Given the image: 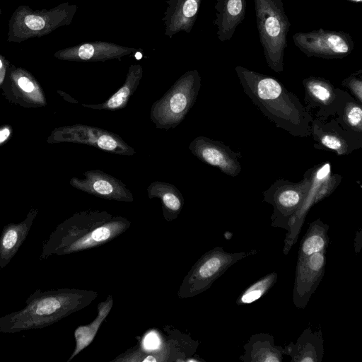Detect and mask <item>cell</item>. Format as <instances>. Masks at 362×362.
Listing matches in <instances>:
<instances>
[{
    "instance_id": "f1b7e54d",
    "label": "cell",
    "mask_w": 362,
    "mask_h": 362,
    "mask_svg": "<svg viewBox=\"0 0 362 362\" xmlns=\"http://www.w3.org/2000/svg\"><path fill=\"white\" fill-rule=\"evenodd\" d=\"M277 278V272H273L258 279L242 292L237 298V304H250L257 300L272 288Z\"/></svg>"
},
{
    "instance_id": "5bb4252c",
    "label": "cell",
    "mask_w": 362,
    "mask_h": 362,
    "mask_svg": "<svg viewBox=\"0 0 362 362\" xmlns=\"http://www.w3.org/2000/svg\"><path fill=\"white\" fill-rule=\"evenodd\" d=\"M326 250L308 256H298L293 291V301L298 308H305L325 274Z\"/></svg>"
},
{
    "instance_id": "ffe728a7",
    "label": "cell",
    "mask_w": 362,
    "mask_h": 362,
    "mask_svg": "<svg viewBox=\"0 0 362 362\" xmlns=\"http://www.w3.org/2000/svg\"><path fill=\"white\" fill-rule=\"evenodd\" d=\"M216 17L218 40L223 42L232 38L238 26L243 21L246 12V0H216Z\"/></svg>"
},
{
    "instance_id": "484cf974",
    "label": "cell",
    "mask_w": 362,
    "mask_h": 362,
    "mask_svg": "<svg viewBox=\"0 0 362 362\" xmlns=\"http://www.w3.org/2000/svg\"><path fill=\"white\" fill-rule=\"evenodd\" d=\"M113 305V298L109 294L107 298L98 305V314L90 323L78 326L74 331L75 349L67 362H69L93 341L102 323L110 313Z\"/></svg>"
},
{
    "instance_id": "44dd1931",
    "label": "cell",
    "mask_w": 362,
    "mask_h": 362,
    "mask_svg": "<svg viewBox=\"0 0 362 362\" xmlns=\"http://www.w3.org/2000/svg\"><path fill=\"white\" fill-rule=\"evenodd\" d=\"M323 353L322 332H313L309 327L303 330L295 343L284 346V354L291 356V362H321Z\"/></svg>"
},
{
    "instance_id": "d6986e66",
    "label": "cell",
    "mask_w": 362,
    "mask_h": 362,
    "mask_svg": "<svg viewBox=\"0 0 362 362\" xmlns=\"http://www.w3.org/2000/svg\"><path fill=\"white\" fill-rule=\"evenodd\" d=\"M202 0H167L162 21L165 35L172 38L180 32L189 33L196 22Z\"/></svg>"
},
{
    "instance_id": "7a4b0ae2",
    "label": "cell",
    "mask_w": 362,
    "mask_h": 362,
    "mask_svg": "<svg viewBox=\"0 0 362 362\" xmlns=\"http://www.w3.org/2000/svg\"><path fill=\"white\" fill-rule=\"evenodd\" d=\"M130 221L105 211L86 210L74 214L52 233L41 258L81 252L106 244L124 233Z\"/></svg>"
},
{
    "instance_id": "52a82bcc",
    "label": "cell",
    "mask_w": 362,
    "mask_h": 362,
    "mask_svg": "<svg viewBox=\"0 0 362 362\" xmlns=\"http://www.w3.org/2000/svg\"><path fill=\"white\" fill-rule=\"evenodd\" d=\"M255 252V250H252L230 253L221 247L209 250L194 263L184 277L177 291L178 298H192L203 293L228 268Z\"/></svg>"
},
{
    "instance_id": "277c9868",
    "label": "cell",
    "mask_w": 362,
    "mask_h": 362,
    "mask_svg": "<svg viewBox=\"0 0 362 362\" xmlns=\"http://www.w3.org/2000/svg\"><path fill=\"white\" fill-rule=\"evenodd\" d=\"M254 3L259 41L266 62L275 72H281L291 27L283 1L254 0Z\"/></svg>"
},
{
    "instance_id": "8992f818",
    "label": "cell",
    "mask_w": 362,
    "mask_h": 362,
    "mask_svg": "<svg viewBox=\"0 0 362 362\" xmlns=\"http://www.w3.org/2000/svg\"><path fill=\"white\" fill-rule=\"evenodd\" d=\"M200 88L201 76L197 70L183 74L153 103L150 119L156 127L168 130L177 127L194 105Z\"/></svg>"
},
{
    "instance_id": "9a60e30c",
    "label": "cell",
    "mask_w": 362,
    "mask_h": 362,
    "mask_svg": "<svg viewBox=\"0 0 362 362\" xmlns=\"http://www.w3.org/2000/svg\"><path fill=\"white\" fill-rule=\"evenodd\" d=\"M189 149L201 161L218 168L228 175L235 177L241 170L240 153L221 141L200 136L190 142Z\"/></svg>"
},
{
    "instance_id": "7c38bea8",
    "label": "cell",
    "mask_w": 362,
    "mask_h": 362,
    "mask_svg": "<svg viewBox=\"0 0 362 362\" xmlns=\"http://www.w3.org/2000/svg\"><path fill=\"white\" fill-rule=\"evenodd\" d=\"M310 127V136L317 149L334 151L343 156L362 147V134L345 129L334 117L313 118Z\"/></svg>"
},
{
    "instance_id": "836d02e7",
    "label": "cell",
    "mask_w": 362,
    "mask_h": 362,
    "mask_svg": "<svg viewBox=\"0 0 362 362\" xmlns=\"http://www.w3.org/2000/svg\"><path fill=\"white\" fill-rule=\"evenodd\" d=\"M1 13V8H0V14Z\"/></svg>"
},
{
    "instance_id": "4316f807",
    "label": "cell",
    "mask_w": 362,
    "mask_h": 362,
    "mask_svg": "<svg viewBox=\"0 0 362 362\" xmlns=\"http://www.w3.org/2000/svg\"><path fill=\"white\" fill-rule=\"evenodd\" d=\"M334 117L345 129L362 134V103L346 91L342 90Z\"/></svg>"
},
{
    "instance_id": "1f68e13d",
    "label": "cell",
    "mask_w": 362,
    "mask_h": 362,
    "mask_svg": "<svg viewBox=\"0 0 362 362\" xmlns=\"http://www.w3.org/2000/svg\"><path fill=\"white\" fill-rule=\"evenodd\" d=\"M10 136V130L8 128H4L0 130V143L5 141Z\"/></svg>"
},
{
    "instance_id": "6da1fadb",
    "label": "cell",
    "mask_w": 362,
    "mask_h": 362,
    "mask_svg": "<svg viewBox=\"0 0 362 362\" xmlns=\"http://www.w3.org/2000/svg\"><path fill=\"white\" fill-rule=\"evenodd\" d=\"M235 72L245 94L271 122L294 136H310L313 117L276 78L241 66Z\"/></svg>"
},
{
    "instance_id": "30bf717a",
    "label": "cell",
    "mask_w": 362,
    "mask_h": 362,
    "mask_svg": "<svg viewBox=\"0 0 362 362\" xmlns=\"http://www.w3.org/2000/svg\"><path fill=\"white\" fill-rule=\"evenodd\" d=\"M292 38L294 45L308 57L342 59L354 47L351 35L343 31L320 28L307 33H296Z\"/></svg>"
},
{
    "instance_id": "8fae6325",
    "label": "cell",
    "mask_w": 362,
    "mask_h": 362,
    "mask_svg": "<svg viewBox=\"0 0 362 362\" xmlns=\"http://www.w3.org/2000/svg\"><path fill=\"white\" fill-rule=\"evenodd\" d=\"M310 186L301 207L292 218L285 240L284 250L289 251L298 238L301 223L308 210L315 204L328 197L339 185L341 177L332 174L330 164L327 162L315 166L306 173Z\"/></svg>"
},
{
    "instance_id": "d6a6232c",
    "label": "cell",
    "mask_w": 362,
    "mask_h": 362,
    "mask_svg": "<svg viewBox=\"0 0 362 362\" xmlns=\"http://www.w3.org/2000/svg\"><path fill=\"white\" fill-rule=\"evenodd\" d=\"M355 3H361L362 0H347Z\"/></svg>"
},
{
    "instance_id": "2e32d148",
    "label": "cell",
    "mask_w": 362,
    "mask_h": 362,
    "mask_svg": "<svg viewBox=\"0 0 362 362\" xmlns=\"http://www.w3.org/2000/svg\"><path fill=\"white\" fill-rule=\"evenodd\" d=\"M305 90V107L311 112L317 109L316 117L326 119L335 117L342 93L329 80L310 76L303 81Z\"/></svg>"
},
{
    "instance_id": "ac0fdd59",
    "label": "cell",
    "mask_w": 362,
    "mask_h": 362,
    "mask_svg": "<svg viewBox=\"0 0 362 362\" xmlns=\"http://www.w3.org/2000/svg\"><path fill=\"white\" fill-rule=\"evenodd\" d=\"M138 51L134 47L119 45L106 41H89L57 51L54 57L65 61L106 62L120 60L123 57Z\"/></svg>"
},
{
    "instance_id": "f546056e",
    "label": "cell",
    "mask_w": 362,
    "mask_h": 362,
    "mask_svg": "<svg viewBox=\"0 0 362 362\" xmlns=\"http://www.w3.org/2000/svg\"><path fill=\"white\" fill-rule=\"evenodd\" d=\"M343 86L350 90L354 98L362 103V70L352 74L341 82Z\"/></svg>"
},
{
    "instance_id": "9c48e42d",
    "label": "cell",
    "mask_w": 362,
    "mask_h": 362,
    "mask_svg": "<svg viewBox=\"0 0 362 362\" xmlns=\"http://www.w3.org/2000/svg\"><path fill=\"white\" fill-rule=\"evenodd\" d=\"M310 186V178L305 173L299 182L280 179L263 192L264 200L274 208L271 216L272 226L289 230L290 222L304 202Z\"/></svg>"
},
{
    "instance_id": "5b68a950",
    "label": "cell",
    "mask_w": 362,
    "mask_h": 362,
    "mask_svg": "<svg viewBox=\"0 0 362 362\" xmlns=\"http://www.w3.org/2000/svg\"><path fill=\"white\" fill-rule=\"evenodd\" d=\"M76 11L77 6L69 2L49 10H33L27 5H21L8 21L7 41L20 43L47 35L60 27L70 25Z\"/></svg>"
},
{
    "instance_id": "3957f363",
    "label": "cell",
    "mask_w": 362,
    "mask_h": 362,
    "mask_svg": "<svg viewBox=\"0 0 362 362\" xmlns=\"http://www.w3.org/2000/svg\"><path fill=\"white\" fill-rule=\"evenodd\" d=\"M98 295L85 289H38L26 300L23 309L0 317V332L13 334L49 326L87 307Z\"/></svg>"
},
{
    "instance_id": "603a6c76",
    "label": "cell",
    "mask_w": 362,
    "mask_h": 362,
    "mask_svg": "<svg viewBox=\"0 0 362 362\" xmlns=\"http://www.w3.org/2000/svg\"><path fill=\"white\" fill-rule=\"evenodd\" d=\"M143 76V67L139 64L129 66L123 85L107 100L100 104H83L87 108L96 110L116 111L124 108L137 89Z\"/></svg>"
},
{
    "instance_id": "7402d4cb",
    "label": "cell",
    "mask_w": 362,
    "mask_h": 362,
    "mask_svg": "<svg viewBox=\"0 0 362 362\" xmlns=\"http://www.w3.org/2000/svg\"><path fill=\"white\" fill-rule=\"evenodd\" d=\"M243 349L240 356L243 362H282L285 355L284 347L276 345L273 336L268 333L252 334Z\"/></svg>"
},
{
    "instance_id": "83f0119b",
    "label": "cell",
    "mask_w": 362,
    "mask_h": 362,
    "mask_svg": "<svg viewBox=\"0 0 362 362\" xmlns=\"http://www.w3.org/2000/svg\"><path fill=\"white\" fill-rule=\"evenodd\" d=\"M328 230L329 226L320 219L312 222L301 240L298 255L308 256L327 250L329 240Z\"/></svg>"
},
{
    "instance_id": "4dcf8cb0",
    "label": "cell",
    "mask_w": 362,
    "mask_h": 362,
    "mask_svg": "<svg viewBox=\"0 0 362 362\" xmlns=\"http://www.w3.org/2000/svg\"><path fill=\"white\" fill-rule=\"evenodd\" d=\"M6 59L0 54V84L4 81L6 74Z\"/></svg>"
},
{
    "instance_id": "d4e9b609",
    "label": "cell",
    "mask_w": 362,
    "mask_h": 362,
    "mask_svg": "<svg viewBox=\"0 0 362 362\" xmlns=\"http://www.w3.org/2000/svg\"><path fill=\"white\" fill-rule=\"evenodd\" d=\"M34 216L17 224L6 226L0 235V268L6 267L28 235Z\"/></svg>"
},
{
    "instance_id": "4fadbf2b",
    "label": "cell",
    "mask_w": 362,
    "mask_h": 362,
    "mask_svg": "<svg viewBox=\"0 0 362 362\" xmlns=\"http://www.w3.org/2000/svg\"><path fill=\"white\" fill-rule=\"evenodd\" d=\"M56 139L86 144L119 156H133L135 150L119 135L100 127L83 124L65 127L59 129Z\"/></svg>"
},
{
    "instance_id": "e0dca14e",
    "label": "cell",
    "mask_w": 362,
    "mask_h": 362,
    "mask_svg": "<svg viewBox=\"0 0 362 362\" xmlns=\"http://www.w3.org/2000/svg\"><path fill=\"white\" fill-rule=\"evenodd\" d=\"M83 178L74 177L71 185L91 195L107 200L132 202L134 196L127 186L117 178L100 170L83 173Z\"/></svg>"
},
{
    "instance_id": "cb8c5ba5",
    "label": "cell",
    "mask_w": 362,
    "mask_h": 362,
    "mask_svg": "<svg viewBox=\"0 0 362 362\" xmlns=\"http://www.w3.org/2000/svg\"><path fill=\"white\" fill-rule=\"evenodd\" d=\"M149 199L160 200L163 216L170 222L175 220L184 206V198L180 191L173 184L155 181L147 187Z\"/></svg>"
},
{
    "instance_id": "ba28073f",
    "label": "cell",
    "mask_w": 362,
    "mask_h": 362,
    "mask_svg": "<svg viewBox=\"0 0 362 362\" xmlns=\"http://www.w3.org/2000/svg\"><path fill=\"white\" fill-rule=\"evenodd\" d=\"M165 329L168 336L156 348L148 350L137 346L127 350L111 362L186 361L195 352L198 342L169 326Z\"/></svg>"
}]
</instances>
